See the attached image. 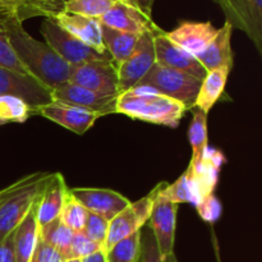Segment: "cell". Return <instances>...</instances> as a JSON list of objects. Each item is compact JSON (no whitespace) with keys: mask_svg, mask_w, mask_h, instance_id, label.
Returning a JSON list of instances; mask_svg holds the SVG:
<instances>
[{"mask_svg":"<svg viewBox=\"0 0 262 262\" xmlns=\"http://www.w3.org/2000/svg\"><path fill=\"white\" fill-rule=\"evenodd\" d=\"M156 192H158V186L147 196L142 197L136 202H130L122 212L110 220L106 239L102 247L104 252L120 239L133 234L137 230H141L147 224Z\"/></svg>","mask_w":262,"mask_h":262,"instance_id":"cell-7","label":"cell"},{"mask_svg":"<svg viewBox=\"0 0 262 262\" xmlns=\"http://www.w3.org/2000/svg\"><path fill=\"white\" fill-rule=\"evenodd\" d=\"M69 194L89 212L104 217L107 222L114 219L128 205L129 200L119 192L106 188H72Z\"/></svg>","mask_w":262,"mask_h":262,"instance_id":"cell-14","label":"cell"},{"mask_svg":"<svg viewBox=\"0 0 262 262\" xmlns=\"http://www.w3.org/2000/svg\"><path fill=\"white\" fill-rule=\"evenodd\" d=\"M30 3L31 0H0V9H15L19 13L26 9Z\"/></svg>","mask_w":262,"mask_h":262,"instance_id":"cell-37","label":"cell"},{"mask_svg":"<svg viewBox=\"0 0 262 262\" xmlns=\"http://www.w3.org/2000/svg\"><path fill=\"white\" fill-rule=\"evenodd\" d=\"M187 107L182 102L159 94L148 86H136L119 95L117 113L132 119L176 128Z\"/></svg>","mask_w":262,"mask_h":262,"instance_id":"cell-2","label":"cell"},{"mask_svg":"<svg viewBox=\"0 0 262 262\" xmlns=\"http://www.w3.org/2000/svg\"><path fill=\"white\" fill-rule=\"evenodd\" d=\"M0 67L15 72V73L23 74V76H30V73L26 71L25 67L20 64V61L15 56L14 51H13L12 46L8 41L7 35L2 27H0Z\"/></svg>","mask_w":262,"mask_h":262,"instance_id":"cell-32","label":"cell"},{"mask_svg":"<svg viewBox=\"0 0 262 262\" xmlns=\"http://www.w3.org/2000/svg\"><path fill=\"white\" fill-rule=\"evenodd\" d=\"M41 33L45 38V42L53 49L54 53L58 54L59 58L71 67L86 63V61L110 58L109 53H100L92 49L91 46L83 43L78 38L59 27L51 18L43 19L41 25Z\"/></svg>","mask_w":262,"mask_h":262,"instance_id":"cell-5","label":"cell"},{"mask_svg":"<svg viewBox=\"0 0 262 262\" xmlns=\"http://www.w3.org/2000/svg\"><path fill=\"white\" fill-rule=\"evenodd\" d=\"M133 2L137 4L138 8L143 10L145 13L151 15V12H152V7H154V3L155 0H133Z\"/></svg>","mask_w":262,"mask_h":262,"instance_id":"cell-39","label":"cell"},{"mask_svg":"<svg viewBox=\"0 0 262 262\" xmlns=\"http://www.w3.org/2000/svg\"><path fill=\"white\" fill-rule=\"evenodd\" d=\"M68 81L99 94L120 95L118 67L112 58L72 66Z\"/></svg>","mask_w":262,"mask_h":262,"instance_id":"cell-6","label":"cell"},{"mask_svg":"<svg viewBox=\"0 0 262 262\" xmlns=\"http://www.w3.org/2000/svg\"><path fill=\"white\" fill-rule=\"evenodd\" d=\"M232 23L225 20L224 26L219 28L217 35L210 45L202 51L200 55L196 56L206 72L212 69L220 68V67H233V50H232Z\"/></svg>","mask_w":262,"mask_h":262,"instance_id":"cell-19","label":"cell"},{"mask_svg":"<svg viewBox=\"0 0 262 262\" xmlns=\"http://www.w3.org/2000/svg\"><path fill=\"white\" fill-rule=\"evenodd\" d=\"M36 115V110L25 100L12 95L0 96V120L4 123H25L28 118Z\"/></svg>","mask_w":262,"mask_h":262,"instance_id":"cell-27","label":"cell"},{"mask_svg":"<svg viewBox=\"0 0 262 262\" xmlns=\"http://www.w3.org/2000/svg\"><path fill=\"white\" fill-rule=\"evenodd\" d=\"M37 115L72 130L76 135H84L100 118V115L94 112L56 101L38 107Z\"/></svg>","mask_w":262,"mask_h":262,"instance_id":"cell-16","label":"cell"},{"mask_svg":"<svg viewBox=\"0 0 262 262\" xmlns=\"http://www.w3.org/2000/svg\"><path fill=\"white\" fill-rule=\"evenodd\" d=\"M55 2H59V3H63V4H64V2H66V0H55Z\"/></svg>","mask_w":262,"mask_h":262,"instance_id":"cell-43","label":"cell"},{"mask_svg":"<svg viewBox=\"0 0 262 262\" xmlns=\"http://www.w3.org/2000/svg\"><path fill=\"white\" fill-rule=\"evenodd\" d=\"M0 262H15L14 235H13V233H10L0 243Z\"/></svg>","mask_w":262,"mask_h":262,"instance_id":"cell-36","label":"cell"},{"mask_svg":"<svg viewBox=\"0 0 262 262\" xmlns=\"http://www.w3.org/2000/svg\"><path fill=\"white\" fill-rule=\"evenodd\" d=\"M64 262H82L81 258H68V260H64Z\"/></svg>","mask_w":262,"mask_h":262,"instance_id":"cell-42","label":"cell"},{"mask_svg":"<svg viewBox=\"0 0 262 262\" xmlns=\"http://www.w3.org/2000/svg\"><path fill=\"white\" fill-rule=\"evenodd\" d=\"M100 250H102L101 246L87 238L82 232H77L74 233L73 238H72L68 258H81L82 260V258L87 257V256L92 255V253L97 252Z\"/></svg>","mask_w":262,"mask_h":262,"instance_id":"cell-33","label":"cell"},{"mask_svg":"<svg viewBox=\"0 0 262 262\" xmlns=\"http://www.w3.org/2000/svg\"><path fill=\"white\" fill-rule=\"evenodd\" d=\"M99 20L113 30L136 35L159 28L151 15L138 8L133 0H118Z\"/></svg>","mask_w":262,"mask_h":262,"instance_id":"cell-12","label":"cell"},{"mask_svg":"<svg viewBox=\"0 0 262 262\" xmlns=\"http://www.w3.org/2000/svg\"><path fill=\"white\" fill-rule=\"evenodd\" d=\"M101 35L105 49L117 66L127 60L132 55L137 45L138 37H140V35H136V33L122 32V31L113 30L104 25H101Z\"/></svg>","mask_w":262,"mask_h":262,"instance_id":"cell-22","label":"cell"},{"mask_svg":"<svg viewBox=\"0 0 262 262\" xmlns=\"http://www.w3.org/2000/svg\"><path fill=\"white\" fill-rule=\"evenodd\" d=\"M154 46H155L156 63L160 66L184 72L200 81L206 77V69L200 64V61L192 54L187 53L168 40L165 31L161 28H158L154 32Z\"/></svg>","mask_w":262,"mask_h":262,"instance_id":"cell-13","label":"cell"},{"mask_svg":"<svg viewBox=\"0 0 262 262\" xmlns=\"http://www.w3.org/2000/svg\"><path fill=\"white\" fill-rule=\"evenodd\" d=\"M51 96H53V101L82 107V109L96 113L100 117H104V115L117 113V101L119 95L99 94V92L77 86L68 81L53 89Z\"/></svg>","mask_w":262,"mask_h":262,"instance_id":"cell-10","label":"cell"},{"mask_svg":"<svg viewBox=\"0 0 262 262\" xmlns=\"http://www.w3.org/2000/svg\"><path fill=\"white\" fill-rule=\"evenodd\" d=\"M37 204L33 205L31 211L23 222L15 228L14 235V255L15 262H30L38 238Z\"/></svg>","mask_w":262,"mask_h":262,"instance_id":"cell-21","label":"cell"},{"mask_svg":"<svg viewBox=\"0 0 262 262\" xmlns=\"http://www.w3.org/2000/svg\"><path fill=\"white\" fill-rule=\"evenodd\" d=\"M214 2L217 3V4H219L220 7H222V9L224 10V13L227 12L228 7H229V0H214Z\"/></svg>","mask_w":262,"mask_h":262,"instance_id":"cell-40","label":"cell"},{"mask_svg":"<svg viewBox=\"0 0 262 262\" xmlns=\"http://www.w3.org/2000/svg\"><path fill=\"white\" fill-rule=\"evenodd\" d=\"M0 27L31 77L51 90L68 82L71 66L61 60L48 43L36 40L25 30L17 10L0 9Z\"/></svg>","mask_w":262,"mask_h":262,"instance_id":"cell-1","label":"cell"},{"mask_svg":"<svg viewBox=\"0 0 262 262\" xmlns=\"http://www.w3.org/2000/svg\"><path fill=\"white\" fill-rule=\"evenodd\" d=\"M69 188L66 179L60 173H53L50 181L46 184L37 204L38 227L49 224L59 219L63 210L64 202L68 196Z\"/></svg>","mask_w":262,"mask_h":262,"instance_id":"cell-18","label":"cell"},{"mask_svg":"<svg viewBox=\"0 0 262 262\" xmlns=\"http://www.w3.org/2000/svg\"><path fill=\"white\" fill-rule=\"evenodd\" d=\"M53 173L36 171L0 191V243L23 222L40 200Z\"/></svg>","mask_w":262,"mask_h":262,"instance_id":"cell-3","label":"cell"},{"mask_svg":"<svg viewBox=\"0 0 262 262\" xmlns=\"http://www.w3.org/2000/svg\"><path fill=\"white\" fill-rule=\"evenodd\" d=\"M107 229H109V222L106 219L92 212H87L86 223H84L82 233L95 243L101 246V248L104 247L105 239H106Z\"/></svg>","mask_w":262,"mask_h":262,"instance_id":"cell-30","label":"cell"},{"mask_svg":"<svg viewBox=\"0 0 262 262\" xmlns=\"http://www.w3.org/2000/svg\"><path fill=\"white\" fill-rule=\"evenodd\" d=\"M232 68L233 67H220V68L207 72L206 77L201 82V87H200L193 107L201 110L205 114H209L210 110L214 107V105L224 92Z\"/></svg>","mask_w":262,"mask_h":262,"instance_id":"cell-20","label":"cell"},{"mask_svg":"<svg viewBox=\"0 0 262 262\" xmlns=\"http://www.w3.org/2000/svg\"><path fill=\"white\" fill-rule=\"evenodd\" d=\"M141 253V230L123 238L105 251L106 262H138Z\"/></svg>","mask_w":262,"mask_h":262,"instance_id":"cell-26","label":"cell"},{"mask_svg":"<svg viewBox=\"0 0 262 262\" xmlns=\"http://www.w3.org/2000/svg\"><path fill=\"white\" fill-rule=\"evenodd\" d=\"M87 212L89 211L68 192V196H67L60 214V220L63 222V224L67 225L73 233L82 232L84 223H86Z\"/></svg>","mask_w":262,"mask_h":262,"instance_id":"cell-29","label":"cell"},{"mask_svg":"<svg viewBox=\"0 0 262 262\" xmlns=\"http://www.w3.org/2000/svg\"><path fill=\"white\" fill-rule=\"evenodd\" d=\"M82 262H106V256H105L104 250H100L87 257L82 258Z\"/></svg>","mask_w":262,"mask_h":262,"instance_id":"cell-38","label":"cell"},{"mask_svg":"<svg viewBox=\"0 0 262 262\" xmlns=\"http://www.w3.org/2000/svg\"><path fill=\"white\" fill-rule=\"evenodd\" d=\"M155 31H147V32L141 33L132 55L127 60L117 66L119 94H123V92L137 86L138 82L146 76V73L156 63L155 46H154V32Z\"/></svg>","mask_w":262,"mask_h":262,"instance_id":"cell-8","label":"cell"},{"mask_svg":"<svg viewBox=\"0 0 262 262\" xmlns=\"http://www.w3.org/2000/svg\"><path fill=\"white\" fill-rule=\"evenodd\" d=\"M51 19L59 27H61L64 31L71 33L72 36L78 38L86 45L91 46L92 49L100 51V53H107L104 42H102L101 23L99 19L68 12L58 13V14L53 15Z\"/></svg>","mask_w":262,"mask_h":262,"instance_id":"cell-17","label":"cell"},{"mask_svg":"<svg viewBox=\"0 0 262 262\" xmlns=\"http://www.w3.org/2000/svg\"><path fill=\"white\" fill-rule=\"evenodd\" d=\"M3 124H7V123H4V122H2V120H0V125H3Z\"/></svg>","mask_w":262,"mask_h":262,"instance_id":"cell-44","label":"cell"},{"mask_svg":"<svg viewBox=\"0 0 262 262\" xmlns=\"http://www.w3.org/2000/svg\"><path fill=\"white\" fill-rule=\"evenodd\" d=\"M196 209L199 211L200 217L206 223H215L222 216L223 206L222 202L215 197L214 193H210L205 196L199 204L196 205Z\"/></svg>","mask_w":262,"mask_h":262,"instance_id":"cell-34","label":"cell"},{"mask_svg":"<svg viewBox=\"0 0 262 262\" xmlns=\"http://www.w3.org/2000/svg\"><path fill=\"white\" fill-rule=\"evenodd\" d=\"M74 233L67 225L63 224L60 217L43 227H38V235L45 241L49 246L55 248L61 255L63 260L68 258L69 247Z\"/></svg>","mask_w":262,"mask_h":262,"instance_id":"cell-24","label":"cell"},{"mask_svg":"<svg viewBox=\"0 0 262 262\" xmlns=\"http://www.w3.org/2000/svg\"><path fill=\"white\" fill-rule=\"evenodd\" d=\"M164 262H178V260H177V256L174 253H171V255L164 257Z\"/></svg>","mask_w":262,"mask_h":262,"instance_id":"cell-41","label":"cell"},{"mask_svg":"<svg viewBox=\"0 0 262 262\" xmlns=\"http://www.w3.org/2000/svg\"><path fill=\"white\" fill-rule=\"evenodd\" d=\"M165 184L166 182H161L158 184V192L154 199L152 209H151V214L147 222L163 257L174 253L177 211H178V204L164 199L160 194V189Z\"/></svg>","mask_w":262,"mask_h":262,"instance_id":"cell-9","label":"cell"},{"mask_svg":"<svg viewBox=\"0 0 262 262\" xmlns=\"http://www.w3.org/2000/svg\"><path fill=\"white\" fill-rule=\"evenodd\" d=\"M118 0H66L63 12L100 19Z\"/></svg>","mask_w":262,"mask_h":262,"instance_id":"cell-28","label":"cell"},{"mask_svg":"<svg viewBox=\"0 0 262 262\" xmlns=\"http://www.w3.org/2000/svg\"><path fill=\"white\" fill-rule=\"evenodd\" d=\"M138 262H164L154 233L148 224L141 229V253Z\"/></svg>","mask_w":262,"mask_h":262,"instance_id":"cell-31","label":"cell"},{"mask_svg":"<svg viewBox=\"0 0 262 262\" xmlns=\"http://www.w3.org/2000/svg\"><path fill=\"white\" fill-rule=\"evenodd\" d=\"M160 194L164 199L176 202L178 205L186 202V204H192L196 206L199 204V197H197V192L194 188L193 181H192L189 168H187V170L174 183H166L160 189Z\"/></svg>","mask_w":262,"mask_h":262,"instance_id":"cell-25","label":"cell"},{"mask_svg":"<svg viewBox=\"0 0 262 262\" xmlns=\"http://www.w3.org/2000/svg\"><path fill=\"white\" fill-rule=\"evenodd\" d=\"M51 91L53 90L32 77L23 76L0 67V96L12 95L20 97L36 110V115L38 107L53 102Z\"/></svg>","mask_w":262,"mask_h":262,"instance_id":"cell-11","label":"cell"},{"mask_svg":"<svg viewBox=\"0 0 262 262\" xmlns=\"http://www.w3.org/2000/svg\"><path fill=\"white\" fill-rule=\"evenodd\" d=\"M192 122L188 128V141L192 146V158L189 164L197 165L204 158L207 145V114L201 110L192 107Z\"/></svg>","mask_w":262,"mask_h":262,"instance_id":"cell-23","label":"cell"},{"mask_svg":"<svg viewBox=\"0 0 262 262\" xmlns=\"http://www.w3.org/2000/svg\"><path fill=\"white\" fill-rule=\"evenodd\" d=\"M201 82L184 72L155 63L146 76L138 82L137 86L152 87L160 95L182 102L187 109H192L199 95Z\"/></svg>","mask_w":262,"mask_h":262,"instance_id":"cell-4","label":"cell"},{"mask_svg":"<svg viewBox=\"0 0 262 262\" xmlns=\"http://www.w3.org/2000/svg\"><path fill=\"white\" fill-rule=\"evenodd\" d=\"M30 262H64L60 253L38 235Z\"/></svg>","mask_w":262,"mask_h":262,"instance_id":"cell-35","label":"cell"},{"mask_svg":"<svg viewBox=\"0 0 262 262\" xmlns=\"http://www.w3.org/2000/svg\"><path fill=\"white\" fill-rule=\"evenodd\" d=\"M217 31L219 28L215 27L211 22L183 20L173 31L165 32V36L174 45L179 46L196 58L214 40Z\"/></svg>","mask_w":262,"mask_h":262,"instance_id":"cell-15","label":"cell"}]
</instances>
